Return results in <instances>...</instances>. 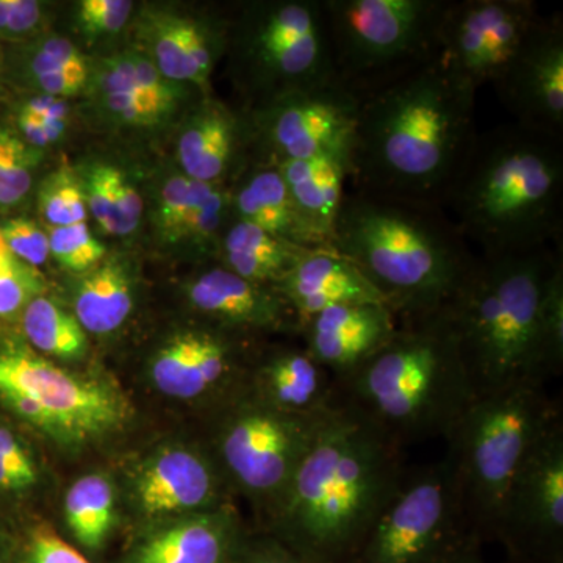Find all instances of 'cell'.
I'll return each instance as SVG.
<instances>
[{
	"label": "cell",
	"mask_w": 563,
	"mask_h": 563,
	"mask_svg": "<svg viewBox=\"0 0 563 563\" xmlns=\"http://www.w3.org/2000/svg\"><path fill=\"white\" fill-rule=\"evenodd\" d=\"M563 139L525 125L477 133L443 209L481 254H512L562 242Z\"/></svg>",
	"instance_id": "3"
},
{
	"label": "cell",
	"mask_w": 563,
	"mask_h": 563,
	"mask_svg": "<svg viewBox=\"0 0 563 563\" xmlns=\"http://www.w3.org/2000/svg\"><path fill=\"white\" fill-rule=\"evenodd\" d=\"M561 422L544 384H518L474 398L448 435L463 509L473 533L495 532L504 498L521 466Z\"/></svg>",
	"instance_id": "7"
},
{
	"label": "cell",
	"mask_w": 563,
	"mask_h": 563,
	"mask_svg": "<svg viewBox=\"0 0 563 563\" xmlns=\"http://www.w3.org/2000/svg\"><path fill=\"white\" fill-rule=\"evenodd\" d=\"M476 92L439 54L363 98L350 161L354 191L443 209L477 135Z\"/></svg>",
	"instance_id": "1"
},
{
	"label": "cell",
	"mask_w": 563,
	"mask_h": 563,
	"mask_svg": "<svg viewBox=\"0 0 563 563\" xmlns=\"http://www.w3.org/2000/svg\"><path fill=\"white\" fill-rule=\"evenodd\" d=\"M229 191L232 217L236 220L250 222L306 250L325 247L302 221L276 162L261 157L258 162L247 163Z\"/></svg>",
	"instance_id": "27"
},
{
	"label": "cell",
	"mask_w": 563,
	"mask_h": 563,
	"mask_svg": "<svg viewBox=\"0 0 563 563\" xmlns=\"http://www.w3.org/2000/svg\"><path fill=\"white\" fill-rule=\"evenodd\" d=\"M361 99L339 81L290 92L252 111L255 144L269 161L331 157L350 168Z\"/></svg>",
	"instance_id": "13"
},
{
	"label": "cell",
	"mask_w": 563,
	"mask_h": 563,
	"mask_svg": "<svg viewBox=\"0 0 563 563\" xmlns=\"http://www.w3.org/2000/svg\"><path fill=\"white\" fill-rule=\"evenodd\" d=\"M276 163L307 228L325 247H333L336 220L346 198L344 185L350 180L346 163L331 157Z\"/></svg>",
	"instance_id": "29"
},
{
	"label": "cell",
	"mask_w": 563,
	"mask_h": 563,
	"mask_svg": "<svg viewBox=\"0 0 563 563\" xmlns=\"http://www.w3.org/2000/svg\"><path fill=\"white\" fill-rule=\"evenodd\" d=\"M339 388L342 401L401 450L446 440L476 398L443 310L398 320L390 342Z\"/></svg>",
	"instance_id": "6"
},
{
	"label": "cell",
	"mask_w": 563,
	"mask_h": 563,
	"mask_svg": "<svg viewBox=\"0 0 563 563\" xmlns=\"http://www.w3.org/2000/svg\"><path fill=\"white\" fill-rule=\"evenodd\" d=\"M51 255L66 272L85 274L106 258V246L88 229L87 222L47 228Z\"/></svg>",
	"instance_id": "38"
},
{
	"label": "cell",
	"mask_w": 563,
	"mask_h": 563,
	"mask_svg": "<svg viewBox=\"0 0 563 563\" xmlns=\"http://www.w3.org/2000/svg\"><path fill=\"white\" fill-rule=\"evenodd\" d=\"M274 288L295 313L299 328L331 307L385 303L361 269L331 247L307 251Z\"/></svg>",
	"instance_id": "26"
},
{
	"label": "cell",
	"mask_w": 563,
	"mask_h": 563,
	"mask_svg": "<svg viewBox=\"0 0 563 563\" xmlns=\"http://www.w3.org/2000/svg\"><path fill=\"white\" fill-rule=\"evenodd\" d=\"M40 468L32 451L10 426L0 421V493L21 495L36 487Z\"/></svg>",
	"instance_id": "40"
},
{
	"label": "cell",
	"mask_w": 563,
	"mask_h": 563,
	"mask_svg": "<svg viewBox=\"0 0 563 563\" xmlns=\"http://www.w3.org/2000/svg\"><path fill=\"white\" fill-rule=\"evenodd\" d=\"M451 0H322L335 79L366 98L440 54Z\"/></svg>",
	"instance_id": "8"
},
{
	"label": "cell",
	"mask_w": 563,
	"mask_h": 563,
	"mask_svg": "<svg viewBox=\"0 0 563 563\" xmlns=\"http://www.w3.org/2000/svg\"><path fill=\"white\" fill-rule=\"evenodd\" d=\"M0 401L63 444L102 439L121 428L128 415L113 388L70 374L21 344L0 346Z\"/></svg>",
	"instance_id": "11"
},
{
	"label": "cell",
	"mask_w": 563,
	"mask_h": 563,
	"mask_svg": "<svg viewBox=\"0 0 563 563\" xmlns=\"http://www.w3.org/2000/svg\"><path fill=\"white\" fill-rule=\"evenodd\" d=\"M11 563H91L51 526L40 525L18 537Z\"/></svg>",
	"instance_id": "41"
},
{
	"label": "cell",
	"mask_w": 563,
	"mask_h": 563,
	"mask_svg": "<svg viewBox=\"0 0 563 563\" xmlns=\"http://www.w3.org/2000/svg\"><path fill=\"white\" fill-rule=\"evenodd\" d=\"M246 536L228 504L151 526L121 563H231Z\"/></svg>",
	"instance_id": "23"
},
{
	"label": "cell",
	"mask_w": 563,
	"mask_h": 563,
	"mask_svg": "<svg viewBox=\"0 0 563 563\" xmlns=\"http://www.w3.org/2000/svg\"><path fill=\"white\" fill-rule=\"evenodd\" d=\"M133 2L128 0H81L76 7L77 27L87 38L118 35L131 21Z\"/></svg>",
	"instance_id": "44"
},
{
	"label": "cell",
	"mask_w": 563,
	"mask_h": 563,
	"mask_svg": "<svg viewBox=\"0 0 563 563\" xmlns=\"http://www.w3.org/2000/svg\"><path fill=\"white\" fill-rule=\"evenodd\" d=\"M228 488L210 453L174 444L141 463L132 481V503L155 526L228 506Z\"/></svg>",
	"instance_id": "18"
},
{
	"label": "cell",
	"mask_w": 563,
	"mask_h": 563,
	"mask_svg": "<svg viewBox=\"0 0 563 563\" xmlns=\"http://www.w3.org/2000/svg\"><path fill=\"white\" fill-rule=\"evenodd\" d=\"M396 329L398 318L385 303H347L314 314L299 333L306 351L340 385L383 350Z\"/></svg>",
	"instance_id": "22"
},
{
	"label": "cell",
	"mask_w": 563,
	"mask_h": 563,
	"mask_svg": "<svg viewBox=\"0 0 563 563\" xmlns=\"http://www.w3.org/2000/svg\"><path fill=\"white\" fill-rule=\"evenodd\" d=\"M247 393L279 412L324 417L342 401L328 369L306 347H279L251 365Z\"/></svg>",
	"instance_id": "25"
},
{
	"label": "cell",
	"mask_w": 563,
	"mask_h": 563,
	"mask_svg": "<svg viewBox=\"0 0 563 563\" xmlns=\"http://www.w3.org/2000/svg\"><path fill=\"white\" fill-rule=\"evenodd\" d=\"M22 331L36 351L51 357L77 361L87 352V332L74 313L44 296H36L22 310Z\"/></svg>",
	"instance_id": "34"
},
{
	"label": "cell",
	"mask_w": 563,
	"mask_h": 563,
	"mask_svg": "<svg viewBox=\"0 0 563 563\" xmlns=\"http://www.w3.org/2000/svg\"><path fill=\"white\" fill-rule=\"evenodd\" d=\"M65 518L81 550L99 553L117 526V492L101 473L79 477L65 496Z\"/></svg>",
	"instance_id": "33"
},
{
	"label": "cell",
	"mask_w": 563,
	"mask_h": 563,
	"mask_svg": "<svg viewBox=\"0 0 563 563\" xmlns=\"http://www.w3.org/2000/svg\"><path fill=\"white\" fill-rule=\"evenodd\" d=\"M246 336L211 324L181 332L155 354L152 384L168 398L211 399L220 409L246 391Z\"/></svg>",
	"instance_id": "16"
},
{
	"label": "cell",
	"mask_w": 563,
	"mask_h": 563,
	"mask_svg": "<svg viewBox=\"0 0 563 563\" xmlns=\"http://www.w3.org/2000/svg\"><path fill=\"white\" fill-rule=\"evenodd\" d=\"M539 563H562V559H558V561H551V562H539Z\"/></svg>",
	"instance_id": "50"
},
{
	"label": "cell",
	"mask_w": 563,
	"mask_h": 563,
	"mask_svg": "<svg viewBox=\"0 0 563 563\" xmlns=\"http://www.w3.org/2000/svg\"><path fill=\"white\" fill-rule=\"evenodd\" d=\"M328 415L279 412L243 391L217 409L211 457L229 487L257 504L269 521Z\"/></svg>",
	"instance_id": "10"
},
{
	"label": "cell",
	"mask_w": 563,
	"mask_h": 563,
	"mask_svg": "<svg viewBox=\"0 0 563 563\" xmlns=\"http://www.w3.org/2000/svg\"><path fill=\"white\" fill-rule=\"evenodd\" d=\"M3 68L32 95L68 99L88 91L92 63L68 38L41 35L11 51Z\"/></svg>",
	"instance_id": "28"
},
{
	"label": "cell",
	"mask_w": 563,
	"mask_h": 563,
	"mask_svg": "<svg viewBox=\"0 0 563 563\" xmlns=\"http://www.w3.org/2000/svg\"><path fill=\"white\" fill-rule=\"evenodd\" d=\"M229 25L213 18L154 9L140 16V49L166 79L209 96L211 73L228 46Z\"/></svg>",
	"instance_id": "20"
},
{
	"label": "cell",
	"mask_w": 563,
	"mask_h": 563,
	"mask_svg": "<svg viewBox=\"0 0 563 563\" xmlns=\"http://www.w3.org/2000/svg\"><path fill=\"white\" fill-rule=\"evenodd\" d=\"M562 242L512 254H476L443 313L476 396L550 376L542 303Z\"/></svg>",
	"instance_id": "5"
},
{
	"label": "cell",
	"mask_w": 563,
	"mask_h": 563,
	"mask_svg": "<svg viewBox=\"0 0 563 563\" xmlns=\"http://www.w3.org/2000/svg\"><path fill=\"white\" fill-rule=\"evenodd\" d=\"M185 296L196 313L225 331L247 336L301 332L295 313L276 288L243 279L220 263L192 277Z\"/></svg>",
	"instance_id": "21"
},
{
	"label": "cell",
	"mask_w": 563,
	"mask_h": 563,
	"mask_svg": "<svg viewBox=\"0 0 563 563\" xmlns=\"http://www.w3.org/2000/svg\"><path fill=\"white\" fill-rule=\"evenodd\" d=\"M43 277L11 254L0 236V317H11L41 296Z\"/></svg>",
	"instance_id": "39"
},
{
	"label": "cell",
	"mask_w": 563,
	"mask_h": 563,
	"mask_svg": "<svg viewBox=\"0 0 563 563\" xmlns=\"http://www.w3.org/2000/svg\"><path fill=\"white\" fill-rule=\"evenodd\" d=\"M307 251L262 231L257 225L231 217L222 232L217 257L220 265L236 276L254 284L276 287Z\"/></svg>",
	"instance_id": "30"
},
{
	"label": "cell",
	"mask_w": 563,
	"mask_h": 563,
	"mask_svg": "<svg viewBox=\"0 0 563 563\" xmlns=\"http://www.w3.org/2000/svg\"><path fill=\"white\" fill-rule=\"evenodd\" d=\"M473 537L444 455L404 474L347 563H442Z\"/></svg>",
	"instance_id": "12"
},
{
	"label": "cell",
	"mask_w": 563,
	"mask_h": 563,
	"mask_svg": "<svg viewBox=\"0 0 563 563\" xmlns=\"http://www.w3.org/2000/svg\"><path fill=\"white\" fill-rule=\"evenodd\" d=\"M518 554L562 559L563 428L555 424L526 459L504 498L495 532Z\"/></svg>",
	"instance_id": "15"
},
{
	"label": "cell",
	"mask_w": 563,
	"mask_h": 563,
	"mask_svg": "<svg viewBox=\"0 0 563 563\" xmlns=\"http://www.w3.org/2000/svg\"><path fill=\"white\" fill-rule=\"evenodd\" d=\"M255 143L251 118H242L217 99L206 96L185 121L177 158L181 174L203 184L228 187V180L242 174L246 144Z\"/></svg>",
	"instance_id": "24"
},
{
	"label": "cell",
	"mask_w": 563,
	"mask_h": 563,
	"mask_svg": "<svg viewBox=\"0 0 563 563\" xmlns=\"http://www.w3.org/2000/svg\"><path fill=\"white\" fill-rule=\"evenodd\" d=\"M79 179L87 209L102 232L128 236L136 231L143 199L125 173L109 163H92Z\"/></svg>",
	"instance_id": "32"
},
{
	"label": "cell",
	"mask_w": 563,
	"mask_h": 563,
	"mask_svg": "<svg viewBox=\"0 0 563 563\" xmlns=\"http://www.w3.org/2000/svg\"><path fill=\"white\" fill-rule=\"evenodd\" d=\"M493 87L517 124L563 139L561 13L540 14Z\"/></svg>",
	"instance_id": "17"
},
{
	"label": "cell",
	"mask_w": 563,
	"mask_h": 563,
	"mask_svg": "<svg viewBox=\"0 0 563 563\" xmlns=\"http://www.w3.org/2000/svg\"><path fill=\"white\" fill-rule=\"evenodd\" d=\"M18 536L11 533L5 525L0 521V563H11L14 548H16Z\"/></svg>",
	"instance_id": "48"
},
{
	"label": "cell",
	"mask_w": 563,
	"mask_h": 563,
	"mask_svg": "<svg viewBox=\"0 0 563 563\" xmlns=\"http://www.w3.org/2000/svg\"><path fill=\"white\" fill-rule=\"evenodd\" d=\"M90 88L103 114L122 128L165 124L188 95V87L166 79L140 47L92 65Z\"/></svg>",
	"instance_id": "19"
},
{
	"label": "cell",
	"mask_w": 563,
	"mask_h": 563,
	"mask_svg": "<svg viewBox=\"0 0 563 563\" xmlns=\"http://www.w3.org/2000/svg\"><path fill=\"white\" fill-rule=\"evenodd\" d=\"M2 69H3V57H2V52H0V73H2Z\"/></svg>",
	"instance_id": "49"
},
{
	"label": "cell",
	"mask_w": 563,
	"mask_h": 563,
	"mask_svg": "<svg viewBox=\"0 0 563 563\" xmlns=\"http://www.w3.org/2000/svg\"><path fill=\"white\" fill-rule=\"evenodd\" d=\"M531 0H451L440 55L474 91L495 84L540 16Z\"/></svg>",
	"instance_id": "14"
},
{
	"label": "cell",
	"mask_w": 563,
	"mask_h": 563,
	"mask_svg": "<svg viewBox=\"0 0 563 563\" xmlns=\"http://www.w3.org/2000/svg\"><path fill=\"white\" fill-rule=\"evenodd\" d=\"M0 236L11 254L32 268H38L49 261V236L35 221L11 218L0 224Z\"/></svg>",
	"instance_id": "45"
},
{
	"label": "cell",
	"mask_w": 563,
	"mask_h": 563,
	"mask_svg": "<svg viewBox=\"0 0 563 563\" xmlns=\"http://www.w3.org/2000/svg\"><path fill=\"white\" fill-rule=\"evenodd\" d=\"M231 563H307L290 548L285 547L272 533L250 536L243 540L242 547L233 555Z\"/></svg>",
	"instance_id": "46"
},
{
	"label": "cell",
	"mask_w": 563,
	"mask_h": 563,
	"mask_svg": "<svg viewBox=\"0 0 563 563\" xmlns=\"http://www.w3.org/2000/svg\"><path fill=\"white\" fill-rule=\"evenodd\" d=\"M40 152L31 150L11 125L0 124V211L20 206L33 187Z\"/></svg>",
	"instance_id": "36"
},
{
	"label": "cell",
	"mask_w": 563,
	"mask_h": 563,
	"mask_svg": "<svg viewBox=\"0 0 563 563\" xmlns=\"http://www.w3.org/2000/svg\"><path fill=\"white\" fill-rule=\"evenodd\" d=\"M133 310L131 269L120 258L102 261L81 274L74 292V317L85 332L107 335L118 331Z\"/></svg>",
	"instance_id": "31"
},
{
	"label": "cell",
	"mask_w": 563,
	"mask_h": 563,
	"mask_svg": "<svg viewBox=\"0 0 563 563\" xmlns=\"http://www.w3.org/2000/svg\"><path fill=\"white\" fill-rule=\"evenodd\" d=\"M38 207L47 228L87 222L88 209L79 174L66 166L51 173L41 184Z\"/></svg>",
	"instance_id": "37"
},
{
	"label": "cell",
	"mask_w": 563,
	"mask_h": 563,
	"mask_svg": "<svg viewBox=\"0 0 563 563\" xmlns=\"http://www.w3.org/2000/svg\"><path fill=\"white\" fill-rule=\"evenodd\" d=\"M402 450L346 402L325 417L268 533L307 563H347L404 474Z\"/></svg>",
	"instance_id": "2"
},
{
	"label": "cell",
	"mask_w": 563,
	"mask_h": 563,
	"mask_svg": "<svg viewBox=\"0 0 563 563\" xmlns=\"http://www.w3.org/2000/svg\"><path fill=\"white\" fill-rule=\"evenodd\" d=\"M49 14L38 0H0V43H29L46 31Z\"/></svg>",
	"instance_id": "43"
},
{
	"label": "cell",
	"mask_w": 563,
	"mask_h": 563,
	"mask_svg": "<svg viewBox=\"0 0 563 563\" xmlns=\"http://www.w3.org/2000/svg\"><path fill=\"white\" fill-rule=\"evenodd\" d=\"M228 47L257 109L290 92L335 81L322 0H279L246 7L228 31Z\"/></svg>",
	"instance_id": "9"
},
{
	"label": "cell",
	"mask_w": 563,
	"mask_h": 563,
	"mask_svg": "<svg viewBox=\"0 0 563 563\" xmlns=\"http://www.w3.org/2000/svg\"><path fill=\"white\" fill-rule=\"evenodd\" d=\"M542 339L548 372L561 373L563 363V258L554 266L542 303Z\"/></svg>",
	"instance_id": "42"
},
{
	"label": "cell",
	"mask_w": 563,
	"mask_h": 563,
	"mask_svg": "<svg viewBox=\"0 0 563 563\" xmlns=\"http://www.w3.org/2000/svg\"><path fill=\"white\" fill-rule=\"evenodd\" d=\"M442 563H485L483 555L479 553V548H477L476 537L470 539L468 542L463 544L461 550L455 551L453 555H450Z\"/></svg>",
	"instance_id": "47"
},
{
	"label": "cell",
	"mask_w": 563,
	"mask_h": 563,
	"mask_svg": "<svg viewBox=\"0 0 563 563\" xmlns=\"http://www.w3.org/2000/svg\"><path fill=\"white\" fill-rule=\"evenodd\" d=\"M222 185L203 184L179 174L169 177L158 192L154 222L165 244H179L181 233L207 199Z\"/></svg>",
	"instance_id": "35"
},
{
	"label": "cell",
	"mask_w": 563,
	"mask_h": 563,
	"mask_svg": "<svg viewBox=\"0 0 563 563\" xmlns=\"http://www.w3.org/2000/svg\"><path fill=\"white\" fill-rule=\"evenodd\" d=\"M333 250L361 269L398 320L444 309L476 261L442 207L358 191L344 198Z\"/></svg>",
	"instance_id": "4"
}]
</instances>
